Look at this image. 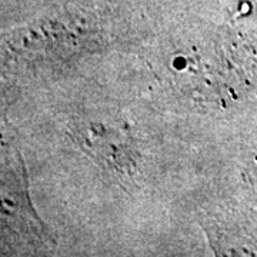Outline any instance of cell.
<instances>
[{
  "label": "cell",
  "mask_w": 257,
  "mask_h": 257,
  "mask_svg": "<svg viewBox=\"0 0 257 257\" xmlns=\"http://www.w3.org/2000/svg\"><path fill=\"white\" fill-rule=\"evenodd\" d=\"M2 213L3 221L26 234L33 236L39 241H49L50 234L43 221L37 217L29 197V182L26 167L19 155L15 152L8 155L3 162L2 173Z\"/></svg>",
  "instance_id": "cell-1"
}]
</instances>
